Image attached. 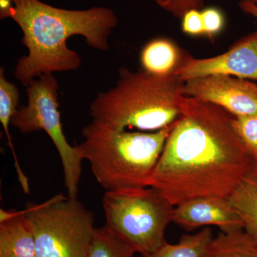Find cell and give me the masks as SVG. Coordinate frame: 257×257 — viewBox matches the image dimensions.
Segmentation results:
<instances>
[{
    "label": "cell",
    "instance_id": "obj_1",
    "mask_svg": "<svg viewBox=\"0 0 257 257\" xmlns=\"http://www.w3.org/2000/svg\"><path fill=\"white\" fill-rule=\"evenodd\" d=\"M150 187L174 206L199 197L228 199L255 161L220 106L184 96Z\"/></svg>",
    "mask_w": 257,
    "mask_h": 257
},
{
    "label": "cell",
    "instance_id": "obj_2",
    "mask_svg": "<svg viewBox=\"0 0 257 257\" xmlns=\"http://www.w3.org/2000/svg\"><path fill=\"white\" fill-rule=\"evenodd\" d=\"M13 3L8 18L21 29L22 43L29 51L28 55L19 60L14 76L25 87L43 74L80 67V57L67 47L71 37L80 35L89 47L107 51L108 39L117 26V17L107 8L71 10L40 0H13Z\"/></svg>",
    "mask_w": 257,
    "mask_h": 257
},
{
    "label": "cell",
    "instance_id": "obj_3",
    "mask_svg": "<svg viewBox=\"0 0 257 257\" xmlns=\"http://www.w3.org/2000/svg\"><path fill=\"white\" fill-rule=\"evenodd\" d=\"M116 85L99 92L91 103L93 120L118 130L154 133L174 124L182 114L184 81L175 73L156 75L143 69H119Z\"/></svg>",
    "mask_w": 257,
    "mask_h": 257
},
{
    "label": "cell",
    "instance_id": "obj_4",
    "mask_svg": "<svg viewBox=\"0 0 257 257\" xmlns=\"http://www.w3.org/2000/svg\"><path fill=\"white\" fill-rule=\"evenodd\" d=\"M177 121L159 131L145 133L115 130L93 120L83 128L84 141L77 147L106 191L150 187L166 141Z\"/></svg>",
    "mask_w": 257,
    "mask_h": 257
},
{
    "label": "cell",
    "instance_id": "obj_5",
    "mask_svg": "<svg viewBox=\"0 0 257 257\" xmlns=\"http://www.w3.org/2000/svg\"><path fill=\"white\" fill-rule=\"evenodd\" d=\"M109 229L143 256L167 242L165 231L173 221L175 206L151 187L106 191L102 199Z\"/></svg>",
    "mask_w": 257,
    "mask_h": 257
},
{
    "label": "cell",
    "instance_id": "obj_6",
    "mask_svg": "<svg viewBox=\"0 0 257 257\" xmlns=\"http://www.w3.org/2000/svg\"><path fill=\"white\" fill-rule=\"evenodd\" d=\"M23 211L33 233L37 257H87L94 216L77 198L56 194Z\"/></svg>",
    "mask_w": 257,
    "mask_h": 257
},
{
    "label": "cell",
    "instance_id": "obj_7",
    "mask_svg": "<svg viewBox=\"0 0 257 257\" xmlns=\"http://www.w3.org/2000/svg\"><path fill=\"white\" fill-rule=\"evenodd\" d=\"M59 83L52 74H43L27 87L28 105L19 106L10 125L28 134L43 130L60 155L67 196L77 199L83 158L78 147H72L64 135L59 111Z\"/></svg>",
    "mask_w": 257,
    "mask_h": 257
},
{
    "label": "cell",
    "instance_id": "obj_8",
    "mask_svg": "<svg viewBox=\"0 0 257 257\" xmlns=\"http://www.w3.org/2000/svg\"><path fill=\"white\" fill-rule=\"evenodd\" d=\"M184 96L223 108L234 116L257 113V84L224 74L204 76L185 81Z\"/></svg>",
    "mask_w": 257,
    "mask_h": 257
},
{
    "label": "cell",
    "instance_id": "obj_9",
    "mask_svg": "<svg viewBox=\"0 0 257 257\" xmlns=\"http://www.w3.org/2000/svg\"><path fill=\"white\" fill-rule=\"evenodd\" d=\"M175 74L184 82L214 74L257 80V30L243 37L222 55L207 59L183 56Z\"/></svg>",
    "mask_w": 257,
    "mask_h": 257
},
{
    "label": "cell",
    "instance_id": "obj_10",
    "mask_svg": "<svg viewBox=\"0 0 257 257\" xmlns=\"http://www.w3.org/2000/svg\"><path fill=\"white\" fill-rule=\"evenodd\" d=\"M172 222L187 231L210 225L224 233L244 229L241 216L225 198L199 197L181 203L175 206Z\"/></svg>",
    "mask_w": 257,
    "mask_h": 257
},
{
    "label": "cell",
    "instance_id": "obj_11",
    "mask_svg": "<svg viewBox=\"0 0 257 257\" xmlns=\"http://www.w3.org/2000/svg\"><path fill=\"white\" fill-rule=\"evenodd\" d=\"M0 257H37L33 233L23 211L0 210Z\"/></svg>",
    "mask_w": 257,
    "mask_h": 257
},
{
    "label": "cell",
    "instance_id": "obj_12",
    "mask_svg": "<svg viewBox=\"0 0 257 257\" xmlns=\"http://www.w3.org/2000/svg\"><path fill=\"white\" fill-rule=\"evenodd\" d=\"M227 199L242 219L245 231L257 239V162H254Z\"/></svg>",
    "mask_w": 257,
    "mask_h": 257
},
{
    "label": "cell",
    "instance_id": "obj_13",
    "mask_svg": "<svg viewBox=\"0 0 257 257\" xmlns=\"http://www.w3.org/2000/svg\"><path fill=\"white\" fill-rule=\"evenodd\" d=\"M20 94L18 87L14 83L10 82L5 77L4 67L0 69V122L4 128L9 145L15 160V167L20 186L23 192L30 194V185L27 176L19 162L14 145L10 133V125L12 118L19 108Z\"/></svg>",
    "mask_w": 257,
    "mask_h": 257
},
{
    "label": "cell",
    "instance_id": "obj_14",
    "mask_svg": "<svg viewBox=\"0 0 257 257\" xmlns=\"http://www.w3.org/2000/svg\"><path fill=\"white\" fill-rule=\"evenodd\" d=\"M182 56L175 45L169 40L155 39L143 47L140 62L143 70L156 75L175 73Z\"/></svg>",
    "mask_w": 257,
    "mask_h": 257
},
{
    "label": "cell",
    "instance_id": "obj_15",
    "mask_svg": "<svg viewBox=\"0 0 257 257\" xmlns=\"http://www.w3.org/2000/svg\"><path fill=\"white\" fill-rule=\"evenodd\" d=\"M202 257H257V239L244 229L219 233Z\"/></svg>",
    "mask_w": 257,
    "mask_h": 257
},
{
    "label": "cell",
    "instance_id": "obj_16",
    "mask_svg": "<svg viewBox=\"0 0 257 257\" xmlns=\"http://www.w3.org/2000/svg\"><path fill=\"white\" fill-rule=\"evenodd\" d=\"M212 230L205 227L195 234H183L176 244L166 242L155 252L143 257H202L214 239Z\"/></svg>",
    "mask_w": 257,
    "mask_h": 257
},
{
    "label": "cell",
    "instance_id": "obj_17",
    "mask_svg": "<svg viewBox=\"0 0 257 257\" xmlns=\"http://www.w3.org/2000/svg\"><path fill=\"white\" fill-rule=\"evenodd\" d=\"M135 248L107 226L95 228L87 257H133Z\"/></svg>",
    "mask_w": 257,
    "mask_h": 257
},
{
    "label": "cell",
    "instance_id": "obj_18",
    "mask_svg": "<svg viewBox=\"0 0 257 257\" xmlns=\"http://www.w3.org/2000/svg\"><path fill=\"white\" fill-rule=\"evenodd\" d=\"M233 124L243 145L257 162V113L234 116Z\"/></svg>",
    "mask_w": 257,
    "mask_h": 257
},
{
    "label": "cell",
    "instance_id": "obj_19",
    "mask_svg": "<svg viewBox=\"0 0 257 257\" xmlns=\"http://www.w3.org/2000/svg\"><path fill=\"white\" fill-rule=\"evenodd\" d=\"M161 8L171 13L174 17L182 19L184 15L192 10L203 8L204 0H155Z\"/></svg>",
    "mask_w": 257,
    "mask_h": 257
},
{
    "label": "cell",
    "instance_id": "obj_20",
    "mask_svg": "<svg viewBox=\"0 0 257 257\" xmlns=\"http://www.w3.org/2000/svg\"><path fill=\"white\" fill-rule=\"evenodd\" d=\"M204 34L213 36L222 30L224 25V15L220 10L215 8H208L202 11Z\"/></svg>",
    "mask_w": 257,
    "mask_h": 257
},
{
    "label": "cell",
    "instance_id": "obj_21",
    "mask_svg": "<svg viewBox=\"0 0 257 257\" xmlns=\"http://www.w3.org/2000/svg\"><path fill=\"white\" fill-rule=\"evenodd\" d=\"M182 20V30L191 35L204 34V25L200 10H192L184 15Z\"/></svg>",
    "mask_w": 257,
    "mask_h": 257
},
{
    "label": "cell",
    "instance_id": "obj_22",
    "mask_svg": "<svg viewBox=\"0 0 257 257\" xmlns=\"http://www.w3.org/2000/svg\"><path fill=\"white\" fill-rule=\"evenodd\" d=\"M240 9L242 10L245 14L250 15L256 20L257 22V5L250 3L248 0H242L239 3Z\"/></svg>",
    "mask_w": 257,
    "mask_h": 257
},
{
    "label": "cell",
    "instance_id": "obj_23",
    "mask_svg": "<svg viewBox=\"0 0 257 257\" xmlns=\"http://www.w3.org/2000/svg\"><path fill=\"white\" fill-rule=\"evenodd\" d=\"M13 0H0V19L8 18L11 10L13 9Z\"/></svg>",
    "mask_w": 257,
    "mask_h": 257
},
{
    "label": "cell",
    "instance_id": "obj_24",
    "mask_svg": "<svg viewBox=\"0 0 257 257\" xmlns=\"http://www.w3.org/2000/svg\"><path fill=\"white\" fill-rule=\"evenodd\" d=\"M250 3H253V4L257 5V0H248Z\"/></svg>",
    "mask_w": 257,
    "mask_h": 257
}]
</instances>
